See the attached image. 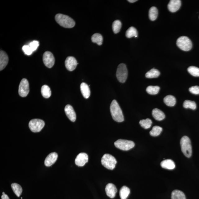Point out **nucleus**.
<instances>
[{"label": "nucleus", "instance_id": "obj_5", "mask_svg": "<svg viewBox=\"0 0 199 199\" xmlns=\"http://www.w3.org/2000/svg\"><path fill=\"white\" fill-rule=\"evenodd\" d=\"M176 44L179 48L183 51H188L192 48V43L190 38L186 36H182L177 39Z\"/></svg>", "mask_w": 199, "mask_h": 199}, {"label": "nucleus", "instance_id": "obj_3", "mask_svg": "<svg viewBox=\"0 0 199 199\" xmlns=\"http://www.w3.org/2000/svg\"><path fill=\"white\" fill-rule=\"evenodd\" d=\"M180 145L182 152L187 157L192 156V149L191 142L189 138L187 136L183 137L180 140Z\"/></svg>", "mask_w": 199, "mask_h": 199}, {"label": "nucleus", "instance_id": "obj_25", "mask_svg": "<svg viewBox=\"0 0 199 199\" xmlns=\"http://www.w3.org/2000/svg\"><path fill=\"white\" fill-rule=\"evenodd\" d=\"M158 15V11L155 7H151L149 11V18L152 21H154L157 19Z\"/></svg>", "mask_w": 199, "mask_h": 199}, {"label": "nucleus", "instance_id": "obj_15", "mask_svg": "<svg viewBox=\"0 0 199 199\" xmlns=\"http://www.w3.org/2000/svg\"><path fill=\"white\" fill-rule=\"evenodd\" d=\"M105 191L107 196L111 198L115 197L117 190L116 187L113 184L109 183L106 186Z\"/></svg>", "mask_w": 199, "mask_h": 199}, {"label": "nucleus", "instance_id": "obj_13", "mask_svg": "<svg viewBox=\"0 0 199 199\" xmlns=\"http://www.w3.org/2000/svg\"><path fill=\"white\" fill-rule=\"evenodd\" d=\"M65 111L68 119L72 122L76 121V116L75 112L72 106L69 104L65 108Z\"/></svg>", "mask_w": 199, "mask_h": 199}, {"label": "nucleus", "instance_id": "obj_29", "mask_svg": "<svg viewBox=\"0 0 199 199\" xmlns=\"http://www.w3.org/2000/svg\"><path fill=\"white\" fill-rule=\"evenodd\" d=\"M91 39L93 42L97 43L99 46L102 45L103 38L102 35L99 33H95L94 34L92 35Z\"/></svg>", "mask_w": 199, "mask_h": 199}, {"label": "nucleus", "instance_id": "obj_10", "mask_svg": "<svg viewBox=\"0 0 199 199\" xmlns=\"http://www.w3.org/2000/svg\"><path fill=\"white\" fill-rule=\"evenodd\" d=\"M43 61L45 66L48 68H51L54 66L55 59L52 53L46 51L43 56Z\"/></svg>", "mask_w": 199, "mask_h": 199}, {"label": "nucleus", "instance_id": "obj_21", "mask_svg": "<svg viewBox=\"0 0 199 199\" xmlns=\"http://www.w3.org/2000/svg\"><path fill=\"white\" fill-rule=\"evenodd\" d=\"M165 103L169 107H173L176 104V98L172 95H168L165 96L164 98Z\"/></svg>", "mask_w": 199, "mask_h": 199}, {"label": "nucleus", "instance_id": "obj_41", "mask_svg": "<svg viewBox=\"0 0 199 199\" xmlns=\"http://www.w3.org/2000/svg\"><path fill=\"white\" fill-rule=\"evenodd\" d=\"M5 194V193L4 192H2V194Z\"/></svg>", "mask_w": 199, "mask_h": 199}, {"label": "nucleus", "instance_id": "obj_27", "mask_svg": "<svg viewBox=\"0 0 199 199\" xmlns=\"http://www.w3.org/2000/svg\"><path fill=\"white\" fill-rule=\"evenodd\" d=\"M11 188L17 197H19L20 196L22 192L23 189L20 185L17 183H14L11 184Z\"/></svg>", "mask_w": 199, "mask_h": 199}, {"label": "nucleus", "instance_id": "obj_2", "mask_svg": "<svg viewBox=\"0 0 199 199\" xmlns=\"http://www.w3.org/2000/svg\"><path fill=\"white\" fill-rule=\"evenodd\" d=\"M57 22L61 26L66 28H71L74 27L75 23L73 19L66 15L58 14L55 16Z\"/></svg>", "mask_w": 199, "mask_h": 199}, {"label": "nucleus", "instance_id": "obj_37", "mask_svg": "<svg viewBox=\"0 0 199 199\" xmlns=\"http://www.w3.org/2000/svg\"><path fill=\"white\" fill-rule=\"evenodd\" d=\"M22 50L25 54L29 56L33 52L29 45H25L22 47Z\"/></svg>", "mask_w": 199, "mask_h": 199}, {"label": "nucleus", "instance_id": "obj_14", "mask_svg": "<svg viewBox=\"0 0 199 199\" xmlns=\"http://www.w3.org/2000/svg\"><path fill=\"white\" fill-rule=\"evenodd\" d=\"M181 4L182 3L180 0H171L167 7L169 11L171 12L174 13L180 9Z\"/></svg>", "mask_w": 199, "mask_h": 199}, {"label": "nucleus", "instance_id": "obj_17", "mask_svg": "<svg viewBox=\"0 0 199 199\" xmlns=\"http://www.w3.org/2000/svg\"><path fill=\"white\" fill-rule=\"evenodd\" d=\"M9 58L5 51H1L0 52V70H3L8 63Z\"/></svg>", "mask_w": 199, "mask_h": 199}, {"label": "nucleus", "instance_id": "obj_28", "mask_svg": "<svg viewBox=\"0 0 199 199\" xmlns=\"http://www.w3.org/2000/svg\"><path fill=\"white\" fill-rule=\"evenodd\" d=\"M125 35L128 38H131L133 37H137L138 35V31L135 27H131L127 29Z\"/></svg>", "mask_w": 199, "mask_h": 199}, {"label": "nucleus", "instance_id": "obj_34", "mask_svg": "<svg viewBox=\"0 0 199 199\" xmlns=\"http://www.w3.org/2000/svg\"><path fill=\"white\" fill-rule=\"evenodd\" d=\"M122 24L120 20H116L114 21L112 25V29L113 32L115 34L119 33L121 29Z\"/></svg>", "mask_w": 199, "mask_h": 199}, {"label": "nucleus", "instance_id": "obj_36", "mask_svg": "<svg viewBox=\"0 0 199 199\" xmlns=\"http://www.w3.org/2000/svg\"><path fill=\"white\" fill-rule=\"evenodd\" d=\"M29 46L32 50L33 52L36 51L39 46V43L37 41H33L31 42L29 45Z\"/></svg>", "mask_w": 199, "mask_h": 199}, {"label": "nucleus", "instance_id": "obj_1", "mask_svg": "<svg viewBox=\"0 0 199 199\" xmlns=\"http://www.w3.org/2000/svg\"><path fill=\"white\" fill-rule=\"evenodd\" d=\"M112 118L114 121L121 123L124 121V117L122 110L118 102L114 100L112 101L110 107Z\"/></svg>", "mask_w": 199, "mask_h": 199}, {"label": "nucleus", "instance_id": "obj_26", "mask_svg": "<svg viewBox=\"0 0 199 199\" xmlns=\"http://www.w3.org/2000/svg\"><path fill=\"white\" fill-rule=\"evenodd\" d=\"M41 93L43 97L46 98L50 97L51 94L50 88L47 85H44L42 87Z\"/></svg>", "mask_w": 199, "mask_h": 199}, {"label": "nucleus", "instance_id": "obj_9", "mask_svg": "<svg viewBox=\"0 0 199 199\" xmlns=\"http://www.w3.org/2000/svg\"><path fill=\"white\" fill-rule=\"evenodd\" d=\"M29 92V85L28 81L26 79L21 80L19 88V94L22 97H25Z\"/></svg>", "mask_w": 199, "mask_h": 199}, {"label": "nucleus", "instance_id": "obj_7", "mask_svg": "<svg viewBox=\"0 0 199 199\" xmlns=\"http://www.w3.org/2000/svg\"><path fill=\"white\" fill-rule=\"evenodd\" d=\"M128 70L125 64H120L118 67L116 76L118 80L121 83H124L128 77Z\"/></svg>", "mask_w": 199, "mask_h": 199}, {"label": "nucleus", "instance_id": "obj_19", "mask_svg": "<svg viewBox=\"0 0 199 199\" xmlns=\"http://www.w3.org/2000/svg\"><path fill=\"white\" fill-rule=\"evenodd\" d=\"M161 165L162 168L168 170H173L175 168L174 161L170 159L165 160L161 161Z\"/></svg>", "mask_w": 199, "mask_h": 199}, {"label": "nucleus", "instance_id": "obj_35", "mask_svg": "<svg viewBox=\"0 0 199 199\" xmlns=\"http://www.w3.org/2000/svg\"><path fill=\"white\" fill-rule=\"evenodd\" d=\"M188 71L195 77H199V68L196 66H191L188 68Z\"/></svg>", "mask_w": 199, "mask_h": 199}, {"label": "nucleus", "instance_id": "obj_31", "mask_svg": "<svg viewBox=\"0 0 199 199\" xmlns=\"http://www.w3.org/2000/svg\"><path fill=\"white\" fill-rule=\"evenodd\" d=\"M162 128L158 126H155L150 132V134L152 137L158 136L162 131Z\"/></svg>", "mask_w": 199, "mask_h": 199}, {"label": "nucleus", "instance_id": "obj_40", "mask_svg": "<svg viewBox=\"0 0 199 199\" xmlns=\"http://www.w3.org/2000/svg\"><path fill=\"white\" fill-rule=\"evenodd\" d=\"M128 1L130 3H134L135 2L137 1V0H129Z\"/></svg>", "mask_w": 199, "mask_h": 199}, {"label": "nucleus", "instance_id": "obj_12", "mask_svg": "<svg viewBox=\"0 0 199 199\" xmlns=\"http://www.w3.org/2000/svg\"><path fill=\"white\" fill-rule=\"evenodd\" d=\"M88 156L86 153H81L77 156L75 160V163L78 166H84L88 162Z\"/></svg>", "mask_w": 199, "mask_h": 199}, {"label": "nucleus", "instance_id": "obj_4", "mask_svg": "<svg viewBox=\"0 0 199 199\" xmlns=\"http://www.w3.org/2000/svg\"><path fill=\"white\" fill-rule=\"evenodd\" d=\"M101 163L105 168L113 170L115 168L117 161L113 156L109 154H106L102 157Z\"/></svg>", "mask_w": 199, "mask_h": 199}, {"label": "nucleus", "instance_id": "obj_38", "mask_svg": "<svg viewBox=\"0 0 199 199\" xmlns=\"http://www.w3.org/2000/svg\"><path fill=\"white\" fill-rule=\"evenodd\" d=\"M189 91L194 94H199V86H197L191 87L189 88Z\"/></svg>", "mask_w": 199, "mask_h": 199}, {"label": "nucleus", "instance_id": "obj_22", "mask_svg": "<svg viewBox=\"0 0 199 199\" xmlns=\"http://www.w3.org/2000/svg\"><path fill=\"white\" fill-rule=\"evenodd\" d=\"M130 192L129 188L126 186H124L120 191V196L121 199H126Z\"/></svg>", "mask_w": 199, "mask_h": 199}, {"label": "nucleus", "instance_id": "obj_20", "mask_svg": "<svg viewBox=\"0 0 199 199\" xmlns=\"http://www.w3.org/2000/svg\"><path fill=\"white\" fill-rule=\"evenodd\" d=\"M152 114L153 118L157 121H161L165 117L164 113L158 108H155L154 109L152 110Z\"/></svg>", "mask_w": 199, "mask_h": 199}, {"label": "nucleus", "instance_id": "obj_18", "mask_svg": "<svg viewBox=\"0 0 199 199\" xmlns=\"http://www.w3.org/2000/svg\"><path fill=\"white\" fill-rule=\"evenodd\" d=\"M80 90L84 98L87 99L90 97V91L89 86L85 83L83 82L80 84Z\"/></svg>", "mask_w": 199, "mask_h": 199}, {"label": "nucleus", "instance_id": "obj_39", "mask_svg": "<svg viewBox=\"0 0 199 199\" xmlns=\"http://www.w3.org/2000/svg\"><path fill=\"white\" fill-rule=\"evenodd\" d=\"M1 199H10L9 197L7 194H2L1 196Z\"/></svg>", "mask_w": 199, "mask_h": 199}, {"label": "nucleus", "instance_id": "obj_24", "mask_svg": "<svg viewBox=\"0 0 199 199\" xmlns=\"http://www.w3.org/2000/svg\"><path fill=\"white\" fill-rule=\"evenodd\" d=\"M171 199H186V196L182 191L179 190L173 191L171 193Z\"/></svg>", "mask_w": 199, "mask_h": 199}, {"label": "nucleus", "instance_id": "obj_8", "mask_svg": "<svg viewBox=\"0 0 199 199\" xmlns=\"http://www.w3.org/2000/svg\"><path fill=\"white\" fill-rule=\"evenodd\" d=\"M29 127L33 133H38L44 128L45 123L43 120L34 119L31 120L29 123Z\"/></svg>", "mask_w": 199, "mask_h": 199}, {"label": "nucleus", "instance_id": "obj_33", "mask_svg": "<svg viewBox=\"0 0 199 199\" xmlns=\"http://www.w3.org/2000/svg\"><path fill=\"white\" fill-rule=\"evenodd\" d=\"M183 107L186 108H190L193 110L196 109L197 107L196 102L189 100H186L183 104Z\"/></svg>", "mask_w": 199, "mask_h": 199}, {"label": "nucleus", "instance_id": "obj_32", "mask_svg": "<svg viewBox=\"0 0 199 199\" xmlns=\"http://www.w3.org/2000/svg\"><path fill=\"white\" fill-rule=\"evenodd\" d=\"M140 125L142 127L145 129H149L151 127L152 122L151 119H147L145 120H142L139 121Z\"/></svg>", "mask_w": 199, "mask_h": 199}, {"label": "nucleus", "instance_id": "obj_11", "mask_svg": "<svg viewBox=\"0 0 199 199\" xmlns=\"http://www.w3.org/2000/svg\"><path fill=\"white\" fill-rule=\"evenodd\" d=\"M76 59L73 57H68L65 61V66L67 70L72 71L76 69L78 64Z\"/></svg>", "mask_w": 199, "mask_h": 199}, {"label": "nucleus", "instance_id": "obj_16", "mask_svg": "<svg viewBox=\"0 0 199 199\" xmlns=\"http://www.w3.org/2000/svg\"><path fill=\"white\" fill-rule=\"evenodd\" d=\"M58 155L56 152L51 153L45 159L44 164L47 167H50L56 162Z\"/></svg>", "mask_w": 199, "mask_h": 199}, {"label": "nucleus", "instance_id": "obj_6", "mask_svg": "<svg viewBox=\"0 0 199 199\" xmlns=\"http://www.w3.org/2000/svg\"><path fill=\"white\" fill-rule=\"evenodd\" d=\"M114 145L117 148L121 150L127 151L133 148L135 143L132 141L120 139L115 142Z\"/></svg>", "mask_w": 199, "mask_h": 199}, {"label": "nucleus", "instance_id": "obj_30", "mask_svg": "<svg viewBox=\"0 0 199 199\" xmlns=\"http://www.w3.org/2000/svg\"><path fill=\"white\" fill-rule=\"evenodd\" d=\"M160 90V87L158 86H150L147 88V92L151 95H155L158 94Z\"/></svg>", "mask_w": 199, "mask_h": 199}, {"label": "nucleus", "instance_id": "obj_23", "mask_svg": "<svg viewBox=\"0 0 199 199\" xmlns=\"http://www.w3.org/2000/svg\"><path fill=\"white\" fill-rule=\"evenodd\" d=\"M160 75L159 71L155 68L151 69L145 74L146 77L147 78H158Z\"/></svg>", "mask_w": 199, "mask_h": 199}]
</instances>
